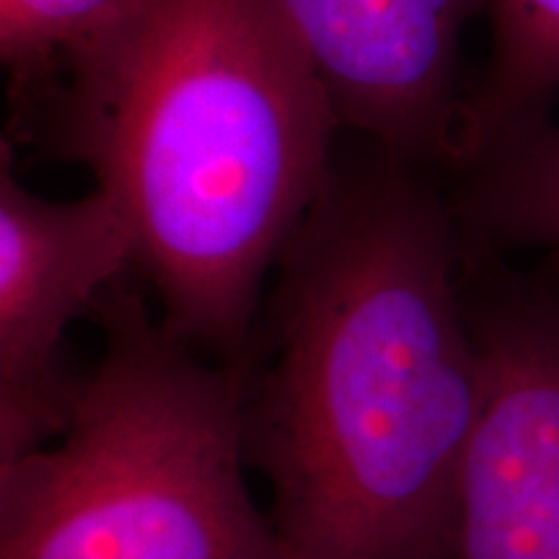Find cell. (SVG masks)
Listing matches in <instances>:
<instances>
[{
    "label": "cell",
    "mask_w": 559,
    "mask_h": 559,
    "mask_svg": "<svg viewBox=\"0 0 559 559\" xmlns=\"http://www.w3.org/2000/svg\"><path fill=\"white\" fill-rule=\"evenodd\" d=\"M428 171L376 145L334 166L280 254L243 438L285 559H453L481 376Z\"/></svg>",
    "instance_id": "6da1fadb"
},
{
    "label": "cell",
    "mask_w": 559,
    "mask_h": 559,
    "mask_svg": "<svg viewBox=\"0 0 559 559\" xmlns=\"http://www.w3.org/2000/svg\"><path fill=\"white\" fill-rule=\"evenodd\" d=\"M16 122L115 198L166 330L247 360L264 280L342 128L270 0H151Z\"/></svg>",
    "instance_id": "7a4b0ae2"
},
{
    "label": "cell",
    "mask_w": 559,
    "mask_h": 559,
    "mask_svg": "<svg viewBox=\"0 0 559 559\" xmlns=\"http://www.w3.org/2000/svg\"><path fill=\"white\" fill-rule=\"evenodd\" d=\"M66 430L0 464V559H285L247 485L243 362L194 349L122 277Z\"/></svg>",
    "instance_id": "3957f363"
},
{
    "label": "cell",
    "mask_w": 559,
    "mask_h": 559,
    "mask_svg": "<svg viewBox=\"0 0 559 559\" xmlns=\"http://www.w3.org/2000/svg\"><path fill=\"white\" fill-rule=\"evenodd\" d=\"M481 396L453 559H559V254L519 270L464 254Z\"/></svg>",
    "instance_id": "277c9868"
},
{
    "label": "cell",
    "mask_w": 559,
    "mask_h": 559,
    "mask_svg": "<svg viewBox=\"0 0 559 559\" xmlns=\"http://www.w3.org/2000/svg\"><path fill=\"white\" fill-rule=\"evenodd\" d=\"M135 236L115 198L45 200L21 187L13 143L0 145V464L66 430L81 376L62 337L135 270Z\"/></svg>",
    "instance_id": "5b68a950"
},
{
    "label": "cell",
    "mask_w": 559,
    "mask_h": 559,
    "mask_svg": "<svg viewBox=\"0 0 559 559\" xmlns=\"http://www.w3.org/2000/svg\"><path fill=\"white\" fill-rule=\"evenodd\" d=\"M342 128L409 164L451 169L466 88L461 39L489 0H270Z\"/></svg>",
    "instance_id": "8992f818"
},
{
    "label": "cell",
    "mask_w": 559,
    "mask_h": 559,
    "mask_svg": "<svg viewBox=\"0 0 559 559\" xmlns=\"http://www.w3.org/2000/svg\"><path fill=\"white\" fill-rule=\"evenodd\" d=\"M449 202L464 254H559V122L526 124L451 169Z\"/></svg>",
    "instance_id": "52a82bcc"
},
{
    "label": "cell",
    "mask_w": 559,
    "mask_h": 559,
    "mask_svg": "<svg viewBox=\"0 0 559 559\" xmlns=\"http://www.w3.org/2000/svg\"><path fill=\"white\" fill-rule=\"evenodd\" d=\"M485 19L487 66L466 88L453 166L508 132L547 120L559 96V0H489Z\"/></svg>",
    "instance_id": "ba28073f"
},
{
    "label": "cell",
    "mask_w": 559,
    "mask_h": 559,
    "mask_svg": "<svg viewBox=\"0 0 559 559\" xmlns=\"http://www.w3.org/2000/svg\"><path fill=\"white\" fill-rule=\"evenodd\" d=\"M151 0H0V60L16 115L128 29Z\"/></svg>",
    "instance_id": "9c48e42d"
}]
</instances>
